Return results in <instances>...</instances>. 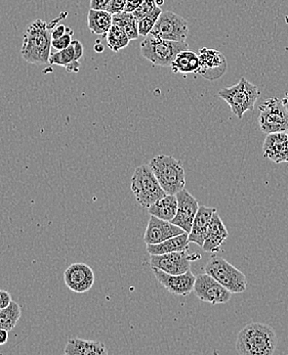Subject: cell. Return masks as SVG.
<instances>
[{
    "instance_id": "1",
    "label": "cell",
    "mask_w": 288,
    "mask_h": 355,
    "mask_svg": "<svg viewBox=\"0 0 288 355\" xmlns=\"http://www.w3.org/2000/svg\"><path fill=\"white\" fill-rule=\"evenodd\" d=\"M53 24V23H51ZM51 24L36 20L30 24L24 33L21 55L27 63L49 64L51 47Z\"/></svg>"
},
{
    "instance_id": "2",
    "label": "cell",
    "mask_w": 288,
    "mask_h": 355,
    "mask_svg": "<svg viewBox=\"0 0 288 355\" xmlns=\"http://www.w3.org/2000/svg\"><path fill=\"white\" fill-rule=\"evenodd\" d=\"M277 347L274 329L262 322L245 326L236 341V350L240 355H272Z\"/></svg>"
},
{
    "instance_id": "3",
    "label": "cell",
    "mask_w": 288,
    "mask_h": 355,
    "mask_svg": "<svg viewBox=\"0 0 288 355\" xmlns=\"http://www.w3.org/2000/svg\"><path fill=\"white\" fill-rule=\"evenodd\" d=\"M260 96V88L249 83L245 77H242L239 83L235 85L223 88L218 92L219 98L230 105L232 113L239 119L244 118L246 112L253 111Z\"/></svg>"
},
{
    "instance_id": "4",
    "label": "cell",
    "mask_w": 288,
    "mask_h": 355,
    "mask_svg": "<svg viewBox=\"0 0 288 355\" xmlns=\"http://www.w3.org/2000/svg\"><path fill=\"white\" fill-rule=\"evenodd\" d=\"M149 166L153 170L159 184L167 195H177L186 184L182 162L173 156L159 155L152 159Z\"/></svg>"
},
{
    "instance_id": "5",
    "label": "cell",
    "mask_w": 288,
    "mask_h": 355,
    "mask_svg": "<svg viewBox=\"0 0 288 355\" xmlns=\"http://www.w3.org/2000/svg\"><path fill=\"white\" fill-rule=\"evenodd\" d=\"M189 49L187 42L162 40L149 34L141 43V53L146 60L155 66L171 67L180 51Z\"/></svg>"
},
{
    "instance_id": "6",
    "label": "cell",
    "mask_w": 288,
    "mask_h": 355,
    "mask_svg": "<svg viewBox=\"0 0 288 355\" xmlns=\"http://www.w3.org/2000/svg\"><path fill=\"white\" fill-rule=\"evenodd\" d=\"M130 188L137 203L143 208H149L167 195L149 165H141L135 170Z\"/></svg>"
},
{
    "instance_id": "7",
    "label": "cell",
    "mask_w": 288,
    "mask_h": 355,
    "mask_svg": "<svg viewBox=\"0 0 288 355\" xmlns=\"http://www.w3.org/2000/svg\"><path fill=\"white\" fill-rule=\"evenodd\" d=\"M204 270L219 283L222 284L232 294H239L246 290L247 279L244 273L223 257L212 256Z\"/></svg>"
},
{
    "instance_id": "8",
    "label": "cell",
    "mask_w": 288,
    "mask_h": 355,
    "mask_svg": "<svg viewBox=\"0 0 288 355\" xmlns=\"http://www.w3.org/2000/svg\"><path fill=\"white\" fill-rule=\"evenodd\" d=\"M260 128L265 135L287 132L288 130V112L282 101L277 98H269L260 105Z\"/></svg>"
},
{
    "instance_id": "9",
    "label": "cell",
    "mask_w": 288,
    "mask_h": 355,
    "mask_svg": "<svg viewBox=\"0 0 288 355\" xmlns=\"http://www.w3.org/2000/svg\"><path fill=\"white\" fill-rule=\"evenodd\" d=\"M188 33L189 24L183 17L173 12H162L150 34L162 40L186 42Z\"/></svg>"
},
{
    "instance_id": "10",
    "label": "cell",
    "mask_w": 288,
    "mask_h": 355,
    "mask_svg": "<svg viewBox=\"0 0 288 355\" xmlns=\"http://www.w3.org/2000/svg\"><path fill=\"white\" fill-rule=\"evenodd\" d=\"M200 258L201 255L199 254H190L188 250L173 252L162 255H151L150 266L151 268H157L171 275H182L191 270V262Z\"/></svg>"
},
{
    "instance_id": "11",
    "label": "cell",
    "mask_w": 288,
    "mask_h": 355,
    "mask_svg": "<svg viewBox=\"0 0 288 355\" xmlns=\"http://www.w3.org/2000/svg\"><path fill=\"white\" fill-rule=\"evenodd\" d=\"M194 293L200 300L212 305L229 302L232 297V292L207 273L196 277Z\"/></svg>"
},
{
    "instance_id": "12",
    "label": "cell",
    "mask_w": 288,
    "mask_h": 355,
    "mask_svg": "<svg viewBox=\"0 0 288 355\" xmlns=\"http://www.w3.org/2000/svg\"><path fill=\"white\" fill-rule=\"evenodd\" d=\"M200 68L198 75L210 81L218 80L227 72V60L216 49H199Z\"/></svg>"
},
{
    "instance_id": "13",
    "label": "cell",
    "mask_w": 288,
    "mask_h": 355,
    "mask_svg": "<svg viewBox=\"0 0 288 355\" xmlns=\"http://www.w3.org/2000/svg\"><path fill=\"white\" fill-rule=\"evenodd\" d=\"M157 281L169 293L178 296H188L194 291L196 277L191 270L182 275H171L162 270L152 268Z\"/></svg>"
},
{
    "instance_id": "14",
    "label": "cell",
    "mask_w": 288,
    "mask_h": 355,
    "mask_svg": "<svg viewBox=\"0 0 288 355\" xmlns=\"http://www.w3.org/2000/svg\"><path fill=\"white\" fill-rule=\"evenodd\" d=\"M94 270L85 263L71 264L64 272V282L71 291L85 293L92 289L94 284Z\"/></svg>"
},
{
    "instance_id": "15",
    "label": "cell",
    "mask_w": 288,
    "mask_h": 355,
    "mask_svg": "<svg viewBox=\"0 0 288 355\" xmlns=\"http://www.w3.org/2000/svg\"><path fill=\"white\" fill-rule=\"evenodd\" d=\"M178 211L175 218L171 220L185 232H190L193 221L199 210V204L196 198L193 197L187 189H183L177 193Z\"/></svg>"
},
{
    "instance_id": "16",
    "label": "cell",
    "mask_w": 288,
    "mask_h": 355,
    "mask_svg": "<svg viewBox=\"0 0 288 355\" xmlns=\"http://www.w3.org/2000/svg\"><path fill=\"white\" fill-rule=\"evenodd\" d=\"M184 232V230L173 225L171 221L163 220L151 215L146 229L145 236H144V241L147 245L159 244L163 241L169 240Z\"/></svg>"
},
{
    "instance_id": "17",
    "label": "cell",
    "mask_w": 288,
    "mask_h": 355,
    "mask_svg": "<svg viewBox=\"0 0 288 355\" xmlns=\"http://www.w3.org/2000/svg\"><path fill=\"white\" fill-rule=\"evenodd\" d=\"M264 156L276 164L288 162L287 132L270 133L263 146Z\"/></svg>"
},
{
    "instance_id": "18",
    "label": "cell",
    "mask_w": 288,
    "mask_h": 355,
    "mask_svg": "<svg viewBox=\"0 0 288 355\" xmlns=\"http://www.w3.org/2000/svg\"><path fill=\"white\" fill-rule=\"evenodd\" d=\"M229 232L223 225L222 218L218 212L214 213L210 221V227L206 232L205 240H204L203 250L208 253H214L220 251L221 247L227 240Z\"/></svg>"
},
{
    "instance_id": "19",
    "label": "cell",
    "mask_w": 288,
    "mask_h": 355,
    "mask_svg": "<svg viewBox=\"0 0 288 355\" xmlns=\"http://www.w3.org/2000/svg\"><path fill=\"white\" fill-rule=\"evenodd\" d=\"M216 212V208L200 206L198 212L193 221L191 232H189L190 243H194L199 247L203 246L206 232H207L210 221Z\"/></svg>"
},
{
    "instance_id": "20",
    "label": "cell",
    "mask_w": 288,
    "mask_h": 355,
    "mask_svg": "<svg viewBox=\"0 0 288 355\" xmlns=\"http://www.w3.org/2000/svg\"><path fill=\"white\" fill-rule=\"evenodd\" d=\"M64 354L66 355H107L108 350L102 342L74 338L69 340Z\"/></svg>"
},
{
    "instance_id": "21",
    "label": "cell",
    "mask_w": 288,
    "mask_h": 355,
    "mask_svg": "<svg viewBox=\"0 0 288 355\" xmlns=\"http://www.w3.org/2000/svg\"><path fill=\"white\" fill-rule=\"evenodd\" d=\"M189 244H190L189 234L185 232L184 234L163 241L159 244L147 245V251L150 255H162V254L173 253V252L188 250Z\"/></svg>"
},
{
    "instance_id": "22",
    "label": "cell",
    "mask_w": 288,
    "mask_h": 355,
    "mask_svg": "<svg viewBox=\"0 0 288 355\" xmlns=\"http://www.w3.org/2000/svg\"><path fill=\"white\" fill-rule=\"evenodd\" d=\"M171 68L175 74L182 73L184 75H198L200 68L199 55L194 51H189V49L180 51L171 63Z\"/></svg>"
},
{
    "instance_id": "23",
    "label": "cell",
    "mask_w": 288,
    "mask_h": 355,
    "mask_svg": "<svg viewBox=\"0 0 288 355\" xmlns=\"http://www.w3.org/2000/svg\"><path fill=\"white\" fill-rule=\"evenodd\" d=\"M150 215L158 217L163 220L171 221L178 211L177 195H167L148 208Z\"/></svg>"
},
{
    "instance_id": "24",
    "label": "cell",
    "mask_w": 288,
    "mask_h": 355,
    "mask_svg": "<svg viewBox=\"0 0 288 355\" xmlns=\"http://www.w3.org/2000/svg\"><path fill=\"white\" fill-rule=\"evenodd\" d=\"M113 25V15L106 10H90L87 15V26L92 33L103 35L106 38L107 33Z\"/></svg>"
},
{
    "instance_id": "25",
    "label": "cell",
    "mask_w": 288,
    "mask_h": 355,
    "mask_svg": "<svg viewBox=\"0 0 288 355\" xmlns=\"http://www.w3.org/2000/svg\"><path fill=\"white\" fill-rule=\"evenodd\" d=\"M113 25L121 27L130 40H135L139 37V20L133 16V12H122L113 15Z\"/></svg>"
},
{
    "instance_id": "26",
    "label": "cell",
    "mask_w": 288,
    "mask_h": 355,
    "mask_svg": "<svg viewBox=\"0 0 288 355\" xmlns=\"http://www.w3.org/2000/svg\"><path fill=\"white\" fill-rule=\"evenodd\" d=\"M21 315H22V309L20 304L12 301L8 307L0 309V329H4L10 332L18 324Z\"/></svg>"
},
{
    "instance_id": "27",
    "label": "cell",
    "mask_w": 288,
    "mask_h": 355,
    "mask_svg": "<svg viewBox=\"0 0 288 355\" xmlns=\"http://www.w3.org/2000/svg\"><path fill=\"white\" fill-rule=\"evenodd\" d=\"M107 45L114 53H118L121 49H126L130 40L128 34L119 26L112 25L107 33Z\"/></svg>"
},
{
    "instance_id": "28",
    "label": "cell",
    "mask_w": 288,
    "mask_h": 355,
    "mask_svg": "<svg viewBox=\"0 0 288 355\" xmlns=\"http://www.w3.org/2000/svg\"><path fill=\"white\" fill-rule=\"evenodd\" d=\"M78 61L75 53L74 45L71 43L70 46L63 51H57V53H51L49 63L58 64V66L66 67L72 62Z\"/></svg>"
},
{
    "instance_id": "29",
    "label": "cell",
    "mask_w": 288,
    "mask_h": 355,
    "mask_svg": "<svg viewBox=\"0 0 288 355\" xmlns=\"http://www.w3.org/2000/svg\"><path fill=\"white\" fill-rule=\"evenodd\" d=\"M161 12H162V10H161L160 6H157L151 14L148 15L147 17L139 21V36L146 37V36L151 33L152 29H153L154 26L156 25L159 17H160Z\"/></svg>"
},
{
    "instance_id": "30",
    "label": "cell",
    "mask_w": 288,
    "mask_h": 355,
    "mask_svg": "<svg viewBox=\"0 0 288 355\" xmlns=\"http://www.w3.org/2000/svg\"><path fill=\"white\" fill-rule=\"evenodd\" d=\"M156 8V0H145L133 14L137 20L141 21L142 19L151 14Z\"/></svg>"
},
{
    "instance_id": "31",
    "label": "cell",
    "mask_w": 288,
    "mask_h": 355,
    "mask_svg": "<svg viewBox=\"0 0 288 355\" xmlns=\"http://www.w3.org/2000/svg\"><path fill=\"white\" fill-rule=\"evenodd\" d=\"M72 35L73 30L68 28L65 35L58 38V40H51V46H53L56 51H63V49H66L67 47L70 46L71 43L73 42Z\"/></svg>"
},
{
    "instance_id": "32",
    "label": "cell",
    "mask_w": 288,
    "mask_h": 355,
    "mask_svg": "<svg viewBox=\"0 0 288 355\" xmlns=\"http://www.w3.org/2000/svg\"><path fill=\"white\" fill-rule=\"evenodd\" d=\"M126 1L128 0H111L110 6H109L107 12L112 15L120 14V12H124Z\"/></svg>"
},
{
    "instance_id": "33",
    "label": "cell",
    "mask_w": 288,
    "mask_h": 355,
    "mask_svg": "<svg viewBox=\"0 0 288 355\" xmlns=\"http://www.w3.org/2000/svg\"><path fill=\"white\" fill-rule=\"evenodd\" d=\"M111 0H90V10H108Z\"/></svg>"
},
{
    "instance_id": "34",
    "label": "cell",
    "mask_w": 288,
    "mask_h": 355,
    "mask_svg": "<svg viewBox=\"0 0 288 355\" xmlns=\"http://www.w3.org/2000/svg\"><path fill=\"white\" fill-rule=\"evenodd\" d=\"M12 296L6 290H0V309H6L12 303Z\"/></svg>"
},
{
    "instance_id": "35",
    "label": "cell",
    "mask_w": 288,
    "mask_h": 355,
    "mask_svg": "<svg viewBox=\"0 0 288 355\" xmlns=\"http://www.w3.org/2000/svg\"><path fill=\"white\" fill-rule=\"evenodd\" d=\"M68 27L64 25H57L51 30V40H58V38L62 37L65 35Z\"/></svg>"
},
{
    "instance_id": "36",
    "label": "cell",
    "mask_w": 288,
    "mask_h": 355,
    "mask_svg": "<svg viewBox=\"0 0 288 355\" xmlns=\"http://www.w3.org/2000/svg\"><path fill=\"white\" fill-rule=\"evenodd\" d=\"M145 0H128L124 12H133Z\"/></svg>"
},
{
    "instance_id": "37",
    "label": "cell",
    "mask_w": 288,
    "mask_h": 355,
    "mask_svg": "<svg viewBox=\"0 0 288 355\" xmlns=\"http://www.w3.org/2000/svg\"><path fill=\"white\" fill-rule=\"evenodd\" d=\"M72 44L74 45L75 53H76L77 60H81L83 55V46L79 40H73Z\"/></svg>"
},
{
    "instance_id": "38",
    "label": "cell",
    "mask_w": 288,
    "mask_h": 355,
    "mask_svg": "<svg viewBox=\"0 0 288 355\" xmlns=\"http://www.w3.org/2000/svg\"><path fill=\"white\" fill-rule=\"evenodd\" d=\"M65 68L69 73H77L81 69V63L78 61H74L66 66Z\"/></svg>"
},
{
    "instance_id": "39",
    "label": "cell",
    "mask_w": 288,
    "mask_h": 355,
    "mask_svg": "<svg viewBox=\"0 0 288 355\" xmlns=\"http://www.w3.org/2000/svg\"><path fill=\"white\" fill-rule=\"evenodd\" d=\"M8 333H10L8 331L4 330V329H0V346L8 343V338H10Z\"/></svg>"
},
{
    "instance_id": "40",
    "label": "cell",
    "mask_w": 288,
    "mask_h": 355,
    "mask_svg": "<svg viewBox=\"0 0 288 355\" xmlns=\"http://www.w3.org/2000/svg\"><path fill=\"white\" fill-rule=\"evenodd\" d=\"M94 51L98 53H102L104 51V45L101 44V43L96 42V44L94 45Z\"/></svg>"
},
{
    "instance_id": "41",
    "label": "cell",
    "mask_w": 288,
    "mask_h": 355,
    "mask_svg": "<svg viewBox=\"0 0 288 355\" xmlns=\"http://www.w3.org/2000/svg\"><path fill=\"white\" fill-rule=\"evenodd\" d=\"M283 105H285V109L288 112V92H285V98H282Z\"/></svg>"
},
{
    "instance_id": "42",
    "label": "cell",
    "mask_w": 288,
    "mask_h": 355,
    "mask_svg": "<svg viewBox=\"0 0 288 355\" xmlns=\"http://www.w3.org/2000/svg\"><path fill=\"white\" fill-rule=\"evenodd\" d=\"M157 6H161L164 4V0H156Z\"/></svg>"
},
{
    "instance_id": "43",
    "label": "cell",
    "mask_w": 288,
    "mask_h": 355,
    "mask_svg": "<svg viewBox=\"0 0 288 355\" xmlns=\"http://www.w3.org/2000/svg\"><path fill=\"white\" fill-rule=\"evenodd\" d=\"M287 135H288V130L287 131Z\"/></svg>"
}]
</instances>
